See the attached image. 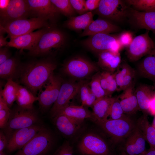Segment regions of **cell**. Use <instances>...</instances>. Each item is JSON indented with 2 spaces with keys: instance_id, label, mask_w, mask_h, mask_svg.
Wrapping results in <instances>:
<instances>
[{
  "instance_id": "1",
  "label": "cell",
  "mask_w": 155,
  "mask_h": 155,
  "mask_svg": "<svg viewBox=\"0 0 155 155\" xmlns=\"http://www.w3.org/2000/svg\"><path fill=\"white\" fill-rule=\"evenodd\" d=\"M56 67L55 63L48 60L29 62L22 67L20 80L35 95L44 86Z\"/></svg>"
},
{
  "instance_id": "2",
  "label": "cell",
  "mask_w": 155,
  "mask_h": 155,
  "mask_svg": "<svg viewBox=\"0 0 155 155\" xmlns=\"http://www.w3.org/2000/svg\"><path fill=\"white\" fill-rule=\"evenodd\" d=\"M110 137L113 147H118L133 131L136 126V120L129 115L115 120L107 119L96 124Z\"/></svg>"
},
{
  "instance_id": "3",
  "label": "cell",
  "mask_w": 155,
  "mask_h": 155,
  "mask_svg": "<svg viewBox=\"0 0 155 155\" xmlns=\"http://www.w3.org/2000/svg\"><path fill=\"white\" fill-rule=\"evenodd\" d=\"M77 147L83 155H118L111 143L95 132L89 131L84 134Z\"/></svg>"
},
{
  "instance_id": "4",
  "label": "cell",
  "mask_w": 155,
  "mask_h": 155,
  "mask_svg": "<svg viewBox=\"0 0 155 155\" xmlns=\"http://www.w3.org/2000/svg\"><path fill=\"white\" fill-rule=\"evenodd\" d=\"M48 21L44 18L33 17L0 23V33H7L10 39L33 32L38 29L49 27Z\"/></svg>"
},
{
  "instance_id": "5",
  "label": "cell",
  "mask_w": 155,
  "mask_h": 155,
  "mask_svg": "<svg viewBox=\"0 0 155 155\" xmlns=\"http://www.w3.org/2000/svg\"><path fill=\"white\" fill-rule=\"evenodd\" d=\"M40 119L34 109H27L19 106L11 111L7 123L3 133L8 140L16 131L40 123Z\"/></svg>"
},
{
  "instance_id": "6",
  "label": "cell",
  "mask_w": 155,
  "mask_h": 155,
  "mask_svg": "<svg viewBox=\"0 0 155 155\" xmlns=\"http://www.w3.org/2000/svg\"><path fill=\"white\" fill-rule=\"evenodd\" d=\"M54 141L52 133L44 127L14 155H49Z\"/></svg>"
},
{
  "instance_id": "7",
  "label": "cell",
  "mask_w": 155,
  "mask_h": 155,
  "mask_svg": "<svg viewBox=\"0 0 155 155\" xmlns=\"http://www.w3.org/2000/svg\"><path fill=\"white\" fill-rule=\"evenodd\" d=\"M65 40V36L60 30L48 28L35 45L29 51L28 54L33 56L45 55L52 49L61 48Z\"/></svg>"
},
{
  "instance_id": "8",
  "label": "cell",
  "mask_w": 155,
  "mask_h": 155,
  "mask_svg": "<svg viewBox=\"0 0 155 155\" xmlns=\"http://www.w3.org/2000/svg\"><path fill=\"white\" fill-rule=\"evenodd\" d=\"M125 1L100 0L95 13L110 21L121 22L128 18L129 8Z\"/></svg>"
},
{
  "instance_id": "9",
  "label": "cell",
  "mask_w": 155,
  "mask_h": 155,
  "mask_svg": "<svg viewBox=\"0 0 155 155\" xmlns=\"http://www.w3.org/2000/svg\"><path fill=\"white\" fill-rule=\"evenodd\" d=\"M149 31L136 36L127 47L126 54L131 62L136 61L155 48V43L149 35Z\"/></svg>"
},
{
  "instance_id": "10",
  "label": "cell",
  "mask_w": 155,
  "mask_h": 155,
  "mask_svg": "<svg viewBox=\"0 0 155 155\" xmlns=\"http://www.w3.org/2000/svg\"><path fill=\"white\" fill-rule=\"evenodd\" d=\"M44 127L39 123L16 131L8 140L6 148L7 152L21 149Z\"/></svg>"
},
{
  "instance_id": "11",
  "label": "cell",
  "mask_w": 155,
  "mask_h": 155,
  "mask_svg": "<svg viewBox=\"0 0 155 155\" xmlns=\"http://www.w3.org/2000/svg\"><path fill=\"white\" fill-rule=\"evenodd\" d=\"M80 82H67L62 83L57 98L51 110L50 115L52 119L57 116L60 111L69 105L79 91Z\"/></svg>"
},
{
  "instance_id": "12",
  "label": "cell",
  "mask_w": 155,
  "mask_h": 155,
  "mask_svg": "<svg viewBox=\"0 0 155 155\" xmlns=\"http://www.w3.org/2000/svg\"><path fill=\"white\" fill-rule=\"evenodd\" d=\"M63 71L67 74L77 78H86L98 70L95 64L80 57L71 59L63 66Z\"/></svg>"
},
{
  "instance_id": "13",
  "label": "cell",
  "mask_w": 155,
  "mask_h": 155,
  "mask_svg": "<svg viewBox=\"0 0 155 155\" xmlns=\"http://www.w3.org/2000/svg\"><path fill=\"white\" fill-rule=\"evenodd\" d=\"M146 140L137 127L118 147L119 152L125 155H144L147 150Z\"/></svg>"
},
{
  "instance_id": "14",
  "label": "cell",
  "mask_w": 155,
  "mask_h": 155,
  "mask_svg": "<svg viewBox=\"0 0 155 155\" xmlns=\"http://www.w3.org/2000/svg\"><path fill=\"white\" fill-rule=\"evenodd\" d=\"M62 80L60 77L53 73L45 84V89L38 96V101L40 108L45 110L48 109L56 101L61 85Z\"/></svg>"
},
{
  "instance_id": "15",
  "label": "cell",
  "mask_w": 155,
  "mask_h": 155,
  "mask_svg": "<svg viewBox=\"0 0 155 155\" xmlns=\"http://www.w3.org/2000/svg\"><path fill=\"white\" fill-rule=\"evenodd\" d=\"M30 15L27 0H10L7 7L0 11V23L27 18Z\"/></svg>"
},
{
  "instance_id": "16",
  "label": "cell",
  "mask_w": 155,
  "mask_h": 155,
  "mask_svg": "<svg viewBox=\"0 0 155 155\" xmlns=\"http://www.w3.org/2000/svg\"><path fill=\"white\" fill-rule=\"evenodd\" d=\"M30 14L34 18L45 19L54 22L60 13L49 0H28Z\"/></svg>"
},
{
  "instance_id": "17",
  "label": "cell",
  "mask_w": 155,
  "mask_h": 155,
  "mask_svg": "<svg viewBox=\"0 0 155 155\" xmlns=\"http://www.w3.org/2000/svg\"><path fill=\"white\" fill-rule=\"evenodd\" d=\"M118 40V37L109 34L100 33L89 36L83 43L90 49L99 54L111 51Z\"/></svg>"
},
{
  "instance_id": "18",
  "label": "cell",
  "mask_w": 155,
  "mask_h": 155,
  "mask_svg": "<svg viewBox=\"0 0 155 155\" xmlns=\"http://www.w3.org/2000/svg\"><path fill=\"white\" fill-rule=\"evenodd\" d=\"M128 18L137 28L146 29L155 34V10L140 11L130 9Z\"/></svg>"
},
{
  "instance_id": "19",
  "label": "cell",
  "mask_w": 155,
  "mask_h": 155,
  "mask_svg": "<svg viewBox=\"0 0 155 155\" xmlns=\"http://www.w3.org/2000/svg\"><path fill=\"white\" fill-rule=\"evenodd\" d=\"M52 120L59 131L63 136L70 137H73L80 132L83 122L63 115H57Z\"/></svg>"
},
{
  "instance_id": "20",
  "label": "cell",
  "mask_w": 155,
  "mask_h": 155,
  "mask_svg": "<svg viewBox=\"0 0 155 155\" xmlns=\"http://www.w3.org/2000/svg\"><path fill=\"white\" fill-rule=\"evenodd\" d=\"M49 28V27H48ZM48 28H45L11 38L6 46L30 50L36 44Z\"/></svg>"
},
{
  "instance_id": "21",
  "label": "cell",
  "mask_w": 155,
  "mask_h": 155,
  "mask_svg": "<svg viewBox=\"0 0 155 155\" xmlns=\"http://www.w3.org/2000/svg\"><path fill=\"white\" fill-rule=\"evenodd\" d=\"M113 73L118 92L124 90L135 83L136 72L126 62H121Z\"/></svg>"
},
{
  "instance_id": "22",
  "label": "cell",
  "mask_w": 155,
  "mask_h": 155,
  "mask_svg": "<svg viewBox=\"0 0 155 155\" xmlns=\"http://www.w3.org/2000/svg\"><path fill=\"white\" fill-rule=\"evenodd\" d=\"M135 83L117 96L124 113L130 116L140 110L135 94Z\"/></svg>"
},
{
  "instance_id": "23",
  "label": "cell",
  "mask_w": 155,
  "mask_h": 155,
  "mask_svg": "<svg viewBox=\"0 0 155 155\" xmlns=\"http://www.w3.org/2000/svg\"><path fill=\"white\" fill-rule=\"evenodd\" d=\"M119 26L111 21L103 18L94 20L81 34L82 36H90L100 33L109 34L119 31Z\"/></svg>"
},
{
  "instance_id": "24",
  "label": "cell",
  "mask_w": 155,
  "mask_h": 155,
  "mask_svg": "<svg viewBox=\"0 0 155 155\" xmlns=\"http://www.w3.org/2000/svg\"><path fill=\"white\" fill-rule=\"evenodd\" d=\"M121 63L119 53L106 51L98 54L97 64L103 71L114 73Z\"/></svg>"
},
{
  "instance_id": "25",
  "label": "cell",
  "mask_w": 155,
  "mask_h": 155,
  "mask_svg": "<svg viewBox=\"0 0 155 155\" xmlns=\"http://www.w3.org/2000/svg\"><path fill=\"white\" fill-rule=\"evenodd\" d=\"M115 98V97L106 96L97 99L92 107L95 123L96 124L108 119L112 105Z\"/></svg>"
},
{
  "instance_id": "26",
  "label": "cell",
  "mask_w": 155,
  "mask_h": 155,
  "mask_svg": "<svg viewBox=\"0 0 155 155\" xmlns=\"http://www.w3.org/2000/svg\"><path fill=\"white\" fill-rule=\"evenodd\" d=\"M137 71L140 77L155 82V48L138 63Z\"/></svg>"
},
{
  "instance_id": "27",
  "label": "cell",
  "mask_w": 155,
  "mask_h": 155,
  "mask_svg": "<svg viewBox=\"0 0 155 155\" xmlns=\"http://www.w3.org/2000/svg\"><path fill=\"white\" fill-rule=\"evenodd\" d=\"M154 86L145 84L139 85L135 89L140 110L143 114H149V104L150 100L154 97Z\"/></svg>"
},
{
  "instance_id": "28",
  "label": "cell",
  "mask_w": 155,
  "mask_h": 155,
  "mask_svg": "<svg viewBox=\"0 0 155 155\" xmlns=\"http://www.w3.org/2000/svg\"><path fill=\"white\" fill-rule=\"evenodd\" d=\"M64 115L78 121H83L85 119H88L95 122L92 112L82 105H68L61 110L57 115Z\"/></svg>"
},
{
  "instance_id": "29",
  "label": "cell",
  "mask_w": 155,
  "mask_h": 155,
  "mask_svg": "<svg viewBox=\"0 0 155 155\" xmlns=\"http://www.w3.org/2000/svg\"><path fill=\"white\" fill-rule=\"evenodd\" d=\"M93 21L92 13L88 11L78 16L69 18L65 25L67 28L74 30H84Z\"/></svg>"
},
{
  "instance_id": "30",
  "label": "cell",
  "mask_w": 155,
  "mask_h": 155,
  "mask_svg": "<svg viewBox=\"0 0 155 155\" xmlns=\"http://www.w3.org/2000/svg\"><path fill=\"white\" fill-rule=\"evenodd\" d=\"M148 115L143 114L136 120V125L150 147L155 148V128L149 123Z\"/></svg>"
},
{
  "instance_id": "31",
  "label": "cell",
  "mask_w": 155,
  "mask_h": 155,
  "mask_svg": "<svg viewBox=\"0 0 155 155\" xmlns=\"http://www.w3.org/2000/svg\"><path fill=\"white\" fill-rule=\"evenodd\" d=\"M38 100V97L36 96L28 88L18 84L16 101L19 107L33 109L34 103Z\"/></svg>"
},
{
  "instance_id": "32",
  "label": "cell",
  "mask_w": 155,
  "mask_h": 155,
  "mask_svg": "<svg viewBox=\"0 0 155 155\" xmlns=\"http://www.w3.org/2000/svg\"><path fill=\"white\" fill-rule=\"evenodd\" d=\"M18 84L13 79H8L3 89L0 91V96L5 100L9 108L16 101Z\"/></svg>"
},
{
  "instance_id": "33",
  "label": "cell",
  "mask_w": 155,
  "mask_h": 155,
  "mask_svg": "<svg viewBox=\"0 0 155 155\" xmlns=\"http://www.w3.org/2000/svg\"><path fill=\"white\" fill-rule=\"evenodd\" d=\"M101 85L107 96L111 97L115 91H117V84L113 73L103 71L99 73Z\"/></svg>"
},
{
  "instance_id": "34",
  "label": "cell",
  "mask_w": 155,
  "mask_h": 155,
  "mask_svg": "<svg viewBox=\"0 0 155 155\" xmlns=\"http://www.w3.org/2000/svg\"><path fill=\"white\" fill-rule=\"evenodd\" d=\"M18 62L15 58L12 57L0 64V77L1 78L13 79L17 71Z\"/></svg>"
},
{
  "instance_id": "35",
  "label": "cell",
  "mask_w": 155,
  "mask_h": 155,
  "mask_svg": "<svg viewBox=\"0 0 155 155\" xmlns=\"http://www.w3.org/2000/svg\"><path fill=\"white\" fill-rule=\"evenodd\" d=\"M127 5L132 6L133 9L140 11L155 10V0H127Z\"/></svg>"
},
{
  "instance_id": "36",
  "label": "cell",
  "mask_w": 155,
  "mask_h": 155,
  "mask_svg": "<svg viewBox=\"0 0 155 155\" xmlns=\"http://www.w3.org/2000/svg\"><path fill=\"white\" fill-rule=\"evenodd\" d=\"M60 13L68 18L73 16L75 10L70 0H51Z\"/></svg>"
},
{
  "instance_id": "37",
  "label": "cell",
  "mask_w": 155,
  "mask_h": 155,
  "mask_svg": "<svg viewBox=\"0 0 155 155\" xmlns=\"http://www.w3.org/2000/svg\"><path fill=\"white\" fill-rule=\"evenodd\" d=\"M89 85L91 91L95 95L97 99L107 96L100 84L99 73H97L92 77Z\"/></svg>"
},
{
  "instance_id": "38",
  "label": "cell",
  "mask_w": 155,
  "mask_h": 155,
  "mask_svg": "<svg viewBox=\"0 0 155 155\" xmlns=\"http://www.w3.org/2000/svg\"><path fill=\"white\" fill-rule=\"evenodd\" d=\"M126 115L124 113L117 97H115L112 105L108 117L109 118L108 119H118L123 117Z\"/></svg>"
},
{
  "instance_id": "39",
  "label": "cell",
  "mask_w": 155,
  "mask_h": 155,
  "mask_svg": "<svg viewBox=\"0 0 155 155\" xmlns=\"http://www.w3.org/2000/svg\"><path fill=\"white\" fill-rule=\"evenodd\" d=\"M52 155H74L73 147L69 143L64 142Z\"/></svg>"
},
{
  "instance_id": "40",
  "label": "cell",
  "mask_w": 155,
  "mask_h": 155,
  "mask_svg": "<svg viewBox=\"0 0 155 155\" xmlns=\"http://www.w3.org/2000/svg\"><path fill=\"white\" fill-rule=\"evenodd\" d=\"M84 0H70L71 4L75 10L80 15L87 12Z\"/></svg>"
},
{
  "instance_id": "41",
  "label": "cell",
  "mask_w": 155,
  "mask_h": 155,
  "mask_svg": "<svg viewBox=\"0 0 155 155\" xmlns=\"http://www.w3.org/2000/svg\"><path fill=\"white\" fill-rule=\"evenodd\" d=\"M90 91V88L87 83L82 82H80L79 92H80L82 105L84 106Z\"/></svg>"
},
{
  "instance_id": "42",
  "label": "cell",
  "mask_w": 155,
  "mask_h": 155,
  "mask_svg": "<svg viewBox=\"0 0 155 155\" xmlns=\"http://www.w3.org/2000/svg\"><path fill=\"white\" fill-rule=\"evenodd\" d=\"M118 38L123 47H127L131 43L133 38L131 34L128 31L121 34Z\"/></svg>"
},
{
  "instance_id": "43",
  "label": "cell",
  "mask_w": 155,
  "mask_h": 155,
  "mask_svg": "<svg viewBox=\"0 0 155 155\" xmlns=\"http://www.w3.org/2000/svg\"><path fill=\"white\" fill-rule=\"evenodd\" d=\"M11 110L10 109L0 110V127L3 129L9 119Z\"/></svg>"
},
{
  "instance_id": "44",
  "label": "cell",
  "mask_w": 155,
  "mask_h": 155,
  "mask_svg": "<svg viewBox=\"0 0 155 155\" xmlns=\"http://www.w3.org/2000/svg\"><path fill=\"white\" fill-rule=\"evenodd\" d=\"M100 0H87L85 5L87 12L95 10L98 7Z\"/></svg>"
},
{
  "instance_id": "45",
  "label": "cell",
  "mask_w": 155,
  "mask_h": 155,
  "mask_svg": "<svg viewBox=\"0 0 155 155\" xmlns=\"http://www.w3.org/2000/svg\"><path fill=\"white\" fill-rule=\"evenodd\" d=\"M10 53L8 47L5 46L0 48V64L10 58Z\"/></svg>"
},
{
  "instance_id": "46",
  "label": "cell",
  "mask_w": 155,
  "mask_h": 155,
  "mask_svg": "<svg viewBox=\"0 0 155 155\" xmlns=\"http://www.w3.org/2000/svg\"><path fill=\"white\" fill-rule=\"evenodd\" d=\"M96 100V96L91 90L83 106L85 107H92Z\"/></svg>"
},
{
  "instance_id": "47",
  "label": "cell",
  "mask_w": 155,
  "mask_h": 155,
  "mask_svg": "<svg viewBox=\"0 0 155 155\" xmlns=\"http://www.w3.org/2000/svg\"><path fill=\"white\" fill-rule=\"evenodd\" d=\"M8 142V139L5 133L2 131L0 132V152L3 151L6 148Z\"/></svg>"
},
{
  "instance_id": "48",
  "label": "cell",
  "mask_w": 155,
  "mask_h": 155,
  "mask_svg": "<svg viewBox=\"0 0 155 155\" xmlns=\"http://www.w3.org/2000/svg\"><path fill=\"white\" fill-rule=\"evenodd\" d=\"M149 114L155 115V98L154 97L150 100L149 106Z\"/></svg>"
},
{
  "instance_id": "49",
  "label": "cell",
  "mask_w": 155,
  "mask_h": 155,
  "mask_svg": "<svg viewBox=\"0 0 155 155\" xmlns=\"http://www.w3.org/2000/svg\"><path fill=\"white\" fill-rule=\"evenodd\" d=\"M7 37H5L2 33L0 34V48L3 46H6L8 42L7 40Z\"/></svg>"
},
{
  "instance_id": "50",
  "label": "cell",
  "mask_w": 155,
  "mask_h": 155,
  "mask_svg": "<svg viewBox=\"0 0 155 155\" xmlns=\"http://www.w3.org/2000/svg\"><path fill=\"white\" fill-rule=\"evenodd\" d=\"M10 109L7 103L0 96V110Z\"/></svg>"
},
{
  "instance_id": "51",
  "label": "cell",
  "mask_w": 155,
  "mask_h": 155,
  "mask_svg": "<svg viewBox=\"0 0 155 155\" xmlns=\"http://www.w3.org/2000/svg\"><path fill=\"white\" fill-rule=\"evenodd\" d=\"M10 0H0V10L5 9L7 6Z\"/></svg>"
},
{
  "instance_id": "52",
  "label": "cell",
  "mask_w": 155,
  "mask_h": 155,
  "mask_svg": "<svg viewBox=\"0 0 155 155\" xmlns=\"http://www.w3.org/2000/svg\"><path fill=\"white\" fill-rule=\"evenodd\" d=\"M144 155H155V148L150 147Z\"/></svg>"
},
{
  "instance_id": "53",
  "label": "cell",
  "mask_w": 155,
  "mask_h": 155,
  "mask_svg": "<svg viewBox=\"0 0 155 155\" xmlns=\"http://www.w3.org/2000/svg\"><path fill=\"white\" fill-rule=\"evenodd\" d=\"M154 118L153 120L152 125L155 128V115H154Z\"/></svg>"
},
{
  "instance_id": "54",
  "label": "cell",
  "mask_w": 155,
  "mask_h": 155,
  "mask_svg": "<svg viewBox=\"0 0 155 155\" xmlns=\"http://www.w3.org/2000/svg\"><path fill=\"white\" fill-rule=\"evenodd\" d=\"M0 155H6V154L3 152H0Z\"/></svg>"
},
{
  "instance_id": "55",
  "label": "cell",
  "mask_w": 155,
  "mask_h": 155,
  "mask_svg": "<svg viewBox=\"0 0 155 155\" xmlns=\"http://www.w3.org/2000/svg\"><path fill=\"white\" fill-rule=\"evenodd\" d=\"M118 155H125L124 153L121 152H119L118 153Z\"/></svg>"
},
{
  "instance_id": "56",
  "label": "cell",
  "mask_w": 155,
  "mask_h": 155,
  "mask_svg": "<svg viewBox=\"0 0 155 155\" xmlns=\"http://www.w3.org/2000/svg\"><path fill=\"white\" fill-rule=\"evenodd\" d=\"M154 98H155V84H154Z\"/></svg>"
}]
</instances>
